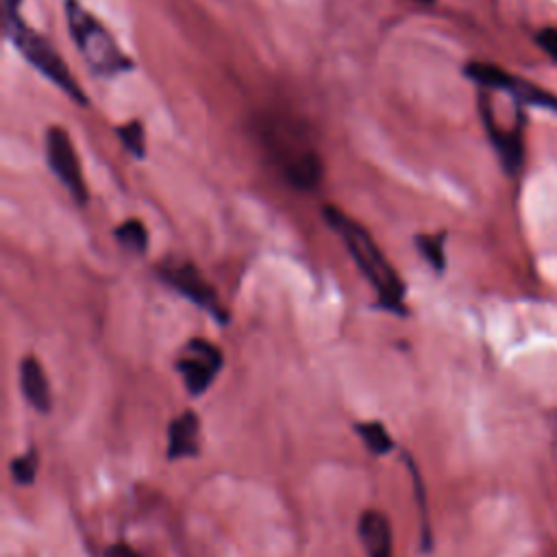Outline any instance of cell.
<instances>
[{
  "label": "cell",
  "instance_id": "6da1fadb",
  "mask_svg": "<svg viewBox=\"0 0 557 557\" xmlns=\"http://www.w3.org/2000/svg\"><path fill=\"white\" fill-rule=\"evenodd\" d=\"M324 218H326L329 226H333L337 231V235L346 244L348 252L352 255L355 263L361 268L366 278L374 285V289L379 294V302L385 309L403 313L405 311L403 309V298H405L403 281L396 276L394 268L383 257V252L379 250V246L374 244L370 233L335 207H326Z\"/></svg>",
  "mask_w": 557,
  "mask_h": 557
},
{
  "label": "cell",
  "instance_id": "7a4b0ae2",
  "mask_svg": "<svg viewBox=\"0 0 557 557\" xmlns=\"http://www.w3.org/2000/svg\"><path fill=\"white\" fill-rule=\"evenodd\" d=\"M65 15H67V28L78 50L83 52L85 61L91 65L96 74L115 76L131 67V61L117 48L109 30L96 17H91L76 0L65 2Z\"/></svg>",
  "mask_w": 557,
  "mask_h": 557
},
{
  "label": "cell",
  "instance_id": "3957f363",
  "mask_svg": "<svg viewBox=\"0 0 557 557\" xmlns=\"http://www.w3.org/2000/svg\"><path fill=\"white\" fill-rule=\"evenodd\" d=\"M4 26L9 37L13 39L15 48L24 54V59L37 67L48 81H52L59 89H63L70 98L76 102H85L81 87L74 83L70 70L65 67L59 52L35 30H30L22 17L20 11H4Z\"/></svg>",
  "mask_w": 557,
  "mask_h": 557
},
{
  "label": "cell",
  "instance_id": "277c9868",
  "mask_svg": "<svg viewBox=\"0 0 557 557\" xmlns=\"http://www.w3.org/2000/svg\"><path fill=\"white\" fill-rule=\"evenodd\" d=\"M222 350L202 337L189 339L176 359V370L183 376L185 389L191 396H202L222 370Z\"/></svg>",
  "mask_w": 557,
  "mask_h": 557
},
{
  "label": "cell",
  "instance_id": "5b68a950",
  "mask_svg": "<svg viewBox=\"0 0 557 557\" xmlns=\"http://www.w3.org/2000/svg\"><path fill=\"white\" fill-rule=\"evenodd\" d=\"M466 76L472 78L474 83L483 85V87H492V89H503L509 91L516 100L524 102V104H533V107H544L557 113V96L520 78L513 76L509 72H505L498 65L492 63H483V61H472L466 65Z\"/></svg>",
  "mask_w": 557,
  "mask_h": 557
},
{
  "label": "cell",
  "instance_id": "8992f818",
  "mask_svg": "<svg viewBox=\"0 0 557 557\" xmlns=\"http://www.w3.org/2000/svg\"><path fill=\"white\" fill-rule=\"evenodd\" d=\"M46 157L48 165L54 172V176L61 181V185L74 196L76 202L87 200V187L83 183L81 174V161L76 157L74 144L70 135L61 126H50L46 133Z\"/></svg>",
  "mask_w": 557,
  "mask_h": 557
},
{
  "label": "cell",
  "instance_id": "52a82bcc",
  "mask_svg": "<svg viewBox=\"0 0 557 557\" xmlns=\"http://www.w3.org/2000/svg\"><path fill=\"white\" fill-rule=\"evenodd\" d=\"M161 274H163V281L168 285H172L176 292H181L185 298H189L198 307L207 309L218 320H224V313L220 309V302H218V296H215L213 287L202 278V274L191 263L170 265Z\"/></svg>",
  "mask_w": 557,
  "mask_h": 557
},
{
  "label": "cell",
  "instance_id": "ba28073f",
  "mask_svg": "<svg viewBox=\"0 0 557 557\" xmlns=\"http://www.w3.org/2000/svg\"><path fill=\"white\" fill-rule=\"evenodd\" d=\"M357 535L368 557H394L392 524L379 509H366L357 522Z\"/></svg>",
  "mask_w": 557,
  "mask_h": 557
},
{
  "label": "cell",
  "instance_id": "9c48e42d",
  "mask_svg": "<svg viewBox=\"0 0 557 557\" xmlns=\"http://www.w3.org/2000/svg\"><path fill=\"white\" fill-rule=\"evenodd\" d=\"M200 448V420L194 411H183L168 426V459L196 457Z\"/></svg>",
  "mask_w": 557,
  "mask_h": 557
},
{
  "label": "cell",
  "instance_id": "30bf717a",
  "mask_svg": "<svg viewBox=\"0 0 557 557\" xmlns=\"http://www.w3.org/2000/svg\"><path fill=\"white\" fill-rule=\"evenodd\" d=\"M20 389H22L26 403L35 411H39V413L50 411V407H52L50 383H48L46 370L37 357H24L20 361Z\"/></svg>",
  "mask_w": 557,
  "mask_h": 557
},
{
  "label": "cell",
  "instance_id": "8fae6325",
  "mask_svg": "<svg viewBox=\"0 0 557 557\" xmlns=\"http://www.w3.org/2000/svg\"><path fill=\"white\" fill-rule=\"evenodd\" d=\"M285 178L296 189H313L322 178V159L315 150H302L292 154L285 165Z\"/></svg>",
  "mask_w": 557,
  "mask_h": 557
},
{
  "label": "cell",
  "instance_id": "7c38bea8",
  "mask_svg": "<svg viewBox=\"0 0 557 557\" xmlns=\"http://www.w3.org/2000/svg\"><path fill=\"white\" fill-rule=\"evenodd\" d=\"M483 120H485V128H487V133H490V139H492V144H494V148H496V152H498V157H500V161H503V168L507 170V172H518V168H520V161H522V139H520V131L518 128H513L511 133H505V131H500L494 122H492V117H490V111L483 107Z\"/></svg>",
  "mask_w": 557,
  "mask_h": 557
},
{
  "label": "cell",
  "instance_id": "4fadbf2b",
  "mask_svg": "<svg viewBox=\"0 0 557 557\" xmlns=\"http://www.w3.org/2000/svg\"><path fill=\"white\" fill-rule=\"evenodd\" d=\"M355 431L372 455L381 457V455H387L394 448V440H392V435H389V431L383 422H376V420L359 422L355 426Z\"/></svg>",
  "mask_w": 557,
  "mask_h": 557
},
{
  "label": "cell",
  "instance_id": "5bb4252c",
  "mask_svg": "<svg viewBox=\"0 0 557 557\" xmlns=\"http://www.w3.org/2000/svg\"><path fill=\"white\" fill-rule=\"evenodd\" d=\"M115 239L131 252L141 255L148 246V231L139 220H126L115 228Z\"/></svg>",
  "mask_w": 557,
  "mask_h": 557
},
{
  "label": "cell",
  "instance_id": "9a60e30c",
  "mask_svg": "<svg viewBox=\"0 0 557 557\" xmlns=\"http://www.w3.org/2000/svg\"><path fill=\"white\" fill-rule=\"evenodd\" d=\"M416 246L422 252V257L429 261V265L437 272L444 270V235H418Z\"/></svg>",
  "mask_w": 557,
  "mask_h": 557
},
{
  "label": "cell",
  "instance_id": "2e32d148",
  "mask_svg": "<svg viewBox=\"0 0 557 557\" xmlns=\"http://www.w3.org/2000/svg\"><path fill=\"white\" fill-rule=\"evenodd\" d=\"M11 476L22 487L30 485L35 481V476H37V453L35 450H26L24 455L15 457L11 461Z\"/></svg>",
  "mask_w": 557,
  "mask_h": 557
},
{
  "label": "cell",
  "instance_id": "e0dca14e",
  "mask_svg": "<svg viewBox=\"0 0 557 557\" xmlns=\"http://www.w3.org/2000/svg\"><path fill=\"white\" fill-rule=\"evenodd\" d=\"M117 135L122 139V144L135 154V157H144L146 154V133L144 126L139 122H128L124 126L117 128Z\"/></svg>",
  "mask_w": 557,
  "mask_h": 557
},
{
  "label": "cell",
  "instance_id": "ac0fdd59",
  "mask_svg": "<svg viewBox=\"0 0 557 557\" xmlns=\"http://www.w3.org/2000/svg\"><path fill=\"white\" fill-rule=\"evenodd\" d=\"M535 41H537V46H540L550 59L557 61V28H555V26H544L542 30H537Z\"/></svg>",
  "mask_w": 557,
  "mask_h": 557
},
{
  "label": "cell",
  "instance_id": "d6986e66",
  "mask_svg": "<svg viewBox=\"0 0 557 557\" xmlns=\"http://www.w3.org/2000/svg\"><path fill=\"white\" fill-rule=\"evenodd\" d=\"M107 557H139V555L126 544H113L107 548Z\"/></svg>",
  "mask_w": 557,
  "mask_h": 557
},
{
  "label": "cell",
  "instance_id": "ffe728a7",
  "mask_svg": "<svg viewBox=\"0 0 557 557\" xmlns=\"http://www.w3.org/2000/svg\"><path fill=\"white\" fill-rule=\"evenodd\" d=\"M418 2H433V0H418Z\"/></svg>",
  "mask_w": 557,
  "mask_h": 557
}]
</instances>
